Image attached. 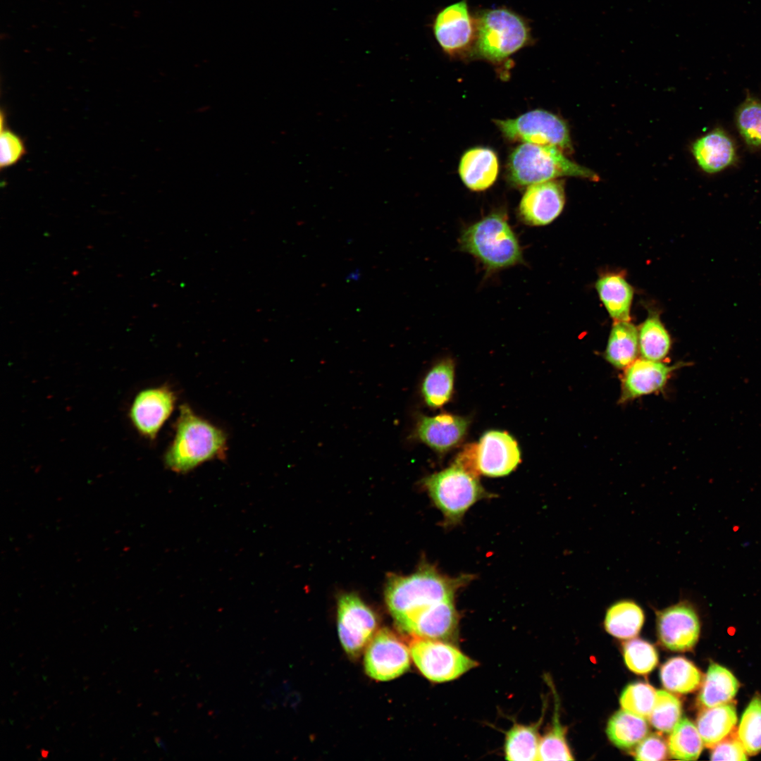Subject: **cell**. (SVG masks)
<instances>
[{"label": "cell", "instance_id": "d6a6232c", "mask_svg": "<svg viewBox=\"0 0 761 761\" xmlns=\"http://www.w3.org/2000/svg\"><path fill=\"white\" fill-rule=\"evenodd\" d=\"M555 705L552 725L540 738L538 760H573L566 739V728L560 722L559 703L556 697Z\"/></svg>", "mask_w": 761, "mask_h": 761}, {"label": "cell", "instance_id": "2e32d148", "mask_svg": "<svg viewBox=\"0 0 761 761\" xmlns=\"http://www.w3.org/2000/svg\"><path fill=\"white\" fill-rule=\"evenodd\" d=\"M520 459L516 441L506 432L488 431L476 446L475 463L478 474L490 477L506 476L517 466Z\"/></svg>", "mask_w": 761, "mask_h": 761}, {"label": "cell", "instance_id": "484cf974", "mask_svg": "<svg viewBox=\"0 0 761 761\" xmlns=\"http://www.w3.org/2000/svg\"><path fill=\"white\" fill-rule=\"evenodd\" d=\"M645 619L643 610L636 602L625 599L612 604L607 610L604 625L612 636L632 638L641 631Z\"/></svg>", "mask_w": 761, "mask_h": 761}, {"label": "cell", "instance_id": "603a6c76", "mask_svg": "<svg viewBox=\"0 0 761 761\" xmlns=\"http://www.w3.org/2000/svg\"><path fill=\"white\" fill-rule=\"evenodd\" d=\"M739 682L726 668L711 663L706 673L697 705L701 710L731 702L738 692Z\"/></svg>", "mask_w": 761, "mask_h": 761}, {"label": "cell", "instance_id": "f1b7e54d", "mask_svg": "<svg viewBox=\"0 0 761 761\" xmlns=\"http://www.w3.org/2000/svg\"><path fill=\"white\" fill-rule=\"evenodd\" d=\"M454 373V365L451 359L438 363L428 371L421 387L428 406L437 408L449 401L453 390Z\"/></svg>", "mask_w": 761, "mask_h": 761}, {"label": "cell", "instance_id": "30bf717a", "mask_svg": "<svg viewBox=\"0 0 761 761\" xmlns=\"http://www.w3.org/2000/svg\"><path fill=\"white\" fill-rule=\"evenodd\" d=\"M366 648L364 668L372 679L390 681L401 676L409 668V648L389 629L377 631Z\"/></svg>", "mask_w": 761, "mask_h": 761}, {"label": "cell", "instance_id": "9a60e30c", "mask_svg": "<svg viewBox=\"0 0 761 761\" xmlns=\"http://www.w3.org/2000/svg\"><path fill=\"white\" fill-rule=\"evenodd\" d=\"M565 204L563 182L557 179L527 187L520 201V220L531 226L551 223L562 213Z\"/></svg>", "mask_w": 761, "mask_h": 761}, {"label": "cell", "instance_id": "d4e9b609", "mask_svg": "<svg viewBox=\"0 0 761 761\" xmlns=\"http://www.w3.org/2000/svg\"><path fill=\"white\" fill-rule=\"evenodd\" d=\"M543 720L529 724L514 722L506 732L504 752L506 760L514 761H535L538 759L540 743L539 729Z\"/></svg>", "mask_w": 761, "mask_h": 761}, {"label": "cell", "instance_id": "9c48e42d", "mask_svg": "<svg viewBox=\"0 0 761 761\" xmlns=\"http://www.w3.org/2000/svg\"><path fill=\"white\" fill-rule=\"evenodd\" d=\"M378 627L373 611L357 595H342L338 602V629L347 655L357 657L366 648Z\"/></svg>", "mask_w": 761, "mask_h": 761}, {"label": "cell", "instance_id": "836d02e7", "mask_svg": "<svg viewBox=\"0 0 761 761\" xmlns=\"http://www.w3.org/2000/svg\"><path fill=\"white\" fill-rule=\"evenodd\" d=\"M738 738L747 755H755L761 751V697L756 695L750 702L741 717L738 729Z\"/></svg>", "mask_w": 761, "mask_h": 761}, {"label": "cell", "instance_id": "f546056e", "mask_svg": "<svg viewBox=\"0 0 761 761\" xmlns=\"http://www.w3.org/2000/svg\"><path fill=\"white\" fill-rule=\"evenodd\" d=\"M638 345L641 358L662 361L668 354L671 338L659 316L650 315L638 330Z\"/></svg>", "mask_w": 761, "mask_h": 761}, {"label": "cell", "instance_id": "f35d334b", "mask_svg": "<svg viewBox=\"0 0 761 761\" xmlns=\"http://www.w3.org/2000/svg\"><path fill=\"white\" fill-rule=\"evenodd\" d=\"M668 745L660 734L646 736L636 748L633 756L637 760L659 761L667 760L669 754Z\"/></svg>", "mask_w": 761, "mask_h": 761}, {"label": "cell", "instance_id": "6da1fadb", "mask_svg": "<svg viewBox=\"0 0 761 761\" xmlns=\"http://www.w3.org/2000/svg\"><path fill=\"white\" fill-rule=\"evenodd\" d=\"M227 451L225 431L199 416L188 404H181L174 436L163 454L165 466L185 474L204 462L224 459Z\"/></svg>", "mask_w": 761, "mask_h": 761}, {"label": "cell", "instance_id": "5b68a950", "mask_svg": "<svg viewBox=\"0 0 761 761\" xmlns=\"http://www.w3.org/2000/svg\"><path fill=\"white\" fill-rule=\"evenodd\" d=\"M476 32L471 54L501 63L530 44V27L525 19L507 8L485 10L476 18Z\"/></svg>", "mask_w": 761, "mask_h": 761}, {"label": "cell", "instance_id": "d6986e66", "mask_svg": "<svg viewBox=\"0 0 761 761\" xmlns=\"http://www.w3.org/2000/svg\"><path fill=\"white\" fill-rule=\"evenodd\" d=\"M691 152L700 169L708 174L719 173L732 166L738 160L734 140L720 128L697 139L691 146Z\"/></svg>", "mask_w": 761, "mask_h": 761}, {"label": "cell", "instance_id": "8fae6325", "mask_svg": "<svg viewBox=\"0 0 761 761\" xmlns=\"http://www.w3.org/2000/svg\"><path fill=\"white\" fill-rule=\"evenodd\" d=\"M433 35L442 50L451 56L472 51L476 25L466 0L451 4L435 16Z\"/></svg>", "mask_w": 761, "mask_h": 761}, {"label": "cell", "instance_id": "60d3db41", "mask_svg": "<svg viewBox=\"0 0 761 761\" xmlns=\"http://www.w3.org/2000/svg\"><path fill=\"white\" fill-rule=\"evenodd\" d=\"M155 741L159 748H161L163 750H166V746L164 742L160 738H156Z\"/></svg>", "mask_w": 761, "mask_h": 761}, {"label": "cell", "instance_id": "ba28073f", "mask_svg": "<svg viewBox=\"0 0 761 761\" xmlns=\"http://www.w3.org/2000/svg\"><path fill=\"white\" fill-rule=\"evenodd\" d=\"M409 650L419 672L433 682L456 679L478 666L476 661L443 641L414 637Z\"/></svg>", "mask_w": 761, "mask_h": 761}, {"label": "cell", "instance_id": "cb8c5ba5", "mask_svg": "<svg viewBox=\"0 0 761 761\" xmlns=\"http://www.w3.org/2000/svg\"><path fill=\"white\" fill-rule=\"evenodd\" d=\"M639 351L638 331L627 321H614L610 330L604 357L617 369H626L633 363Z\"/></svg>", "mask_w": 761, "mask_h": 761}, {"label": "cell", "instance_id": "277c9868", "mask_svg": "<svg viewBox=\"0 0 761 761\" xmlns=\"http://www.w3.org/2000/svg\"><path fill=\"white\" fill-rule=\"evenodd\" d=\"M508 181L524 187L571 176L598 180L593 171L569 159L559 149L545 145L521 143L510 154L507 165Z\"/></svg>", "mask_w": 761, "mask_h": 761}, {"label": "cell", "instance_id": "52a82bcc", "mask_svg": "<svg viewBox=\"0 0 761 761\" xmlns=\"http://www.w3.org/2000/svg\"><path fill=\"white\" fill-rule=\"evenodd\" d=\"M494 122L503 137L509 141L555 147L564 153L572 149L567 123L547 111L535 109L515 118Z\"/></svg>", "mask_w": 761, "mask_h": 761}, {"label": "cell", "instance_id": "4fadbf2b", "mask_svg": "<svg viewBox=\"0 0 761 761\" xmlns=\"http://www.w3.org/2000/svg\"><path fill=\"white\" fill-rule=\"evenodd\" d=\"M176 401L175 392L166 385L144 389L131 403L130 421L142 437L154 440L172 414Z\"/></svg>", "mask_w": 761, "mask_h": 761}, {"label": "cell", "instance_id": "7a4b0ae2", "mask_svg": "<svg viewBox=\"0 0 761 761\" xmlns=\"http://www.w3.org/2000/svg\"><path fill=\"white\" fill-rule=\"evenodd\" d=\"M459 248L472 255L488 273L524 264L518 237L505 213L497 211L465 228Z\"/></svg>", "mask_w": 761, "mask_h": 761}, {"label": "cell", "instance_id": "ac0fdd59", "mask_svg": "<svg viewBox=\"0 0 761 761\" xmlns=\"http://www.w3.org/2000/svg\"><path fill=\"white\" fill-rule=\"evenodd\" d=\"M468 419L450 414L434 416L421 415L418 418L415 435L418 440L442 453L459 445L469 427Z\"/></svg>", "mask_w": 761, "mask_h": 761}, {"label": "cell", "instance_id": "7c38bea8", "mask_svg": "<svg viewBox=\"0 0 761 761\" xmlns=\"http://www.w3.org/2000/svg\"><path fill=\"white\" fill-rule=\"evenodd\" d=\"M395 623L400 630L414 637L447 641L457 635L459 614L454 599L445 600L425 605Z\"/></svg>", "mask_w": 761, "mask_h": 761}, {"label": "cell", "instance_id": "3957f363", "mask_svg": "<svg viewBox=\"0 0 761 761\" xmlns=\"http://www.w3.org/2000/svg\"><path fill=\"white\" fill-rule=\"evenodd\" d=\"M471 576L450 577L426 565L409 576H390L385 588L387 607L397 621L425 605L454 599L457 590Z\"/></svg>", "mask_w": 761, "mask_h": 761}, {"label": "cell", "instance_id": "4dcf8cb0", "mask_svg": "<svg viewBox=\"0 0 761 761\" xmlns=\"http://www.w3.org/2000/svg\"><path fill=\"white\" fill-rule=\"evenodd\" d=\"M672 758L695 760L700 756L703 742L697 726L688 719H681L671 731L667 741Z\"/></svg>", "mask_w": 761, "mask_h": 761}, {"label": "cell", "instance_id": "74e56055", "mask_svg": "<svg viewBox=\"0 0 761 761\" xmlns=\"http://www.w3.org/2000/svg\"><path fill=\"white\" fill-rule=\"evenodd\" d=\"M0 146L1 169L17 163L26 153L21 137L6 128H1Z\"/></svg>", "mask_w": 761, "mask_h": 761}, {"label": "cell", "instance_id": "8992f818", "mask_svg": "<svg viewBox=\"0 0 761 761\" xmlns=\"http://www.w3.org/2000/svg\"><path fill=\"white\" fill-rule=\"evenodd\" d=\"M478 475L456 459L450 467L423 479V485L446 524H457L473 505L491 496L481 485Z\"/></svg>", "mask_w": 761, "mask_h": 761}, {"label": "cell", "instance_id": "ffe728a7", "mask_svg": "<svg viewBox=\"0 0 761 761\" xmlns=\"http://www.w3.org/2000/svg\"><path fill=\"white\" fill-rule=\"evenodd\" d=\"M459 174L471 190L483 191L495 182L499 161L495 152L488 147H477L466 151L459 161Z\"/></svg>", "mask_w": 761, "mask_h": 761}, {"label": "cell", "instance_id": "4316f807", "mask_svg": "<svg viewBox=\"0 0 761 761\" xmlns=\"http://www.w3.org/2000/svg\"><path fill=\"white\" fill-rule=\"evenodd\" d=\"M660 679L663 686L669 691L686 694L699 688L703 674L690 660L683 657H675L662 664Z\"/></svg>", "mask_w": 761, "mask_h": 761}, {"label": "cell", "instance_id": "83f0119b", "mask_svg": "<svg viewBox=\"0 0 761 761\" xmlns=\"http://www.w3.org/2000/svg\"><path fill=\"white\" fill-rule=\"evenodd\" d=\"M648 730L645 718L621 710L610 717L606 732L616 746L629 749L639 743L648 735Z\"/></svg>", "mask_w": 761, "mask_h": 761}, {"label": "cell", "instance_id": "44dd1931", "mask_svg": "<svg viewBox=\"0 0 761 761\" xmlns=\"http://www.w3.org/2000/svg\"><path fill=\"white\" fill-rule=\"evenodd\" d=\"M599 297L614 321L630 320L633 289L620 275L610 273L600 277L595 285Z\"/></svg>", "mask_w": 761, "mask_h": 761}, {"label": "cell", "instance_id": "d590c367", "mask_svg": "<svg viewBox=\"0 0 761 761\" xmlns=\"http://www.w3.org/2000/svg\"><path fill=\"white\" fill-rule=\"evenodd\" d=\"M657 698V691L650 684L637 682L629 684L620 696L623 710L643 718H648Z\"/></svg>", "mask_w": 761, "mask_h": 761}, {"label": "cell", "instance_id": "7402d4cb", "mask_svg": "<svg viewBox=\"0 0 761 761\" xmlns=\"http://www.w3.org/2000/svg\"><path fill=\"white\" fill-rule=\"evenodd\" d=\"M736 723V707L729 702L701 710L697 718L696 726L703 745L712 748L734 729Z\"/></svg>", "mask_w": 761, "mask_h": 761}, {"label": "cell", "instance_id": "ab89813d", "mask_svg": "<svg viewBox=\"0 0 761 761\" xmlns=\"http://www.w3.org/2000/svg\"><path fill=\"white\" fill-rule=\"evenodd\" d=\"M711 760H747V753L738 733L731 731L726 738L712 748Z\"/></svg>", "mask_w": 761, "mask_h": 761}, {"label": "cell", "instance_id": "e0dca14e", "mask_svg": "<svg viewBox=\"0 0 761 761\" xmlns=\"http://www.w3.org/2000/svg\"><path fill=\"white\" fill-rule=\"evenodd\" d=\"M681 365H667L661 361L636 359L625 369L621 379L620 402L662 390L672 372Z\"/></svg>", "mask_w": 761, "mask_h": 761}, {"label": "cell", "instance_id": "e575fe53", "mask_svg": "<svg viewBox=\"0 0 761 761\" xmlns=\"http://www.w3.org/2000/svg\"><path fill=\"white\" fill-rule=\"evenodd\" d=\"M681 712L680 700L666 691L660 690L657 691L655 704L648 719L658 731L669 733L681 719Z\"/></svg>", "mask_w": 761, "mask_h": 761}, {"label": "cell", "instance_id": "b9f144b4", "mask_svg": "<svg viewBox=\"0 0 761 761\" xmlns=\"http://www.w3.org/2000/svg\"><path fill=\"white\" fill-rule=\"evenodd\" d=\"M41 755H42V756L43 757H46L47 756V755H48V752L47 750H43L41 751Z\"/></svg>", "mask_w": 761, "mask_h": 761}, {"label": "cell", "instance_id": "5bb4252c", "mask_svg": "<svg viewBox=\"0 0 761 761\" xmlns=\"http://www.w3.org/2000/svg\"><path fill=\"white\" fill-rule=\"evenodd\" d=\"M656 623L661 643L670 650L688 651L698 642L699 618L687 602L681 601L658 611Z\"/></svg>", "mask_w": 761, "mask_h": 761}, {"label": "cell", "instance_id": "1f68e13d", "mask_svg": "<svg viewBox=\"0 0 761 761\" xmlns=\"http://www.w3.org/2000/svg\"><path fill=\"white\" fill-rule=\"evenodd\" d=\"M735 125L744 143L761 149V101L748 93L735 113Z\"/></svg>", "mask_w": 761, "mask_h": 761}, {"label": "cell", "instance_id": "8d00e7d4", "mask_svg": "<svg viewBox=\"0 0 761 761\" xmlns=\"http://www.w3.org/2000/svg\"><path fill=\"white\" fill-rule=\"evenodd\" d=\"M623 655L627 667L638 674L650 673L658 662L655 647L639 638L631 639L624 644Z\"/></svg>", "mask_w": 761, "mask_h": 761}]
</instances>
